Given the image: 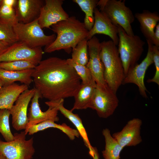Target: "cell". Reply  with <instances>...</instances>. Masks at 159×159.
Listing matches in <instances>:
<instances>
[{
  "label": "cell",
  "instance_id": "8fae6325",
  "mask_svg": "<svg viewBox=\"0 0 159 159\" xmlns=\"http://www.w3.org/2000/svg\"><path fill=\"white\" fill-rule=\"evenodd\" d=\"M34 88L27 89L22 93L9 110L12 116V125L16 130H25L28 124L27 114L29 103L36 91Z\"/></svg>",
  "mask_w": 159,
  "mask_h": 159
},
{
  "label": "cell",
  "instance_id": "83f0119b",
  "mask_svg": "<svg viewBox=\"0 0 159 159\" xmlns=\"http://www.w3.org/2000/svg\"><path fill=\"white\" fill-rule=\"evenodd\" d=\"M0 41L10 45L19 41L14 26L0 21Z\"/></svg>",
  "mask_w": 159,
  "mask_h": 159
},
{
  "label": "cell",
  "instance_id": "6da1fadb",
  "mask_svg": "<svg viewBox=\"0 0 159 159\" xmlns=\"http://www.w3.org/2000/svg\"><path fill=\"white\" fill-rule=\"evenodd\" d=\"M34 88L41 98L55 101L74 97L81 79L67 60L51 57L42 60L32 75Z\"/></svg>",
  "mask_w": 159,
  "mask_h": 159
},
{
  "label": "cell",
  "instance_id": "9a60e30c",
  "mask_svg": "<svg viewBox=\"0 0 159 159\" xmlns=\"http://www.w3.org/2000/svg\"><path fill=\"white\" fill-rule=\"evenodd\" d=\"M142 120L134 118L129 120L121 130L113 134L114 138L123 148L135 146L142 141L140 136Z\"/></svg>",
  "mask_w": 159,
  "mask_h": 159
},
{
  "label": "cell",
  "instance_id": "484cf974",
  "mask_svg": "<svg viewBox=\"0 0 159 159\" xmlns=\"http://www.w3.org/2000/svg\"><path fill=\"white\" fill-rule=\"evenodd\" d=\"M88 51V41L85 39L72 49L71 59L77 64L86 66L89 60Z\"/></svg>",
  "mask_w": 159,
  "mask_h": 159
},
{
  "label": "cell",
  "instance_id": "277c9868",
  "mask_svg": "<svg viewBox=\"0 0 159 159\" xmlns=\"http://www.w3.org/2000/svg\"><path fill=\"white\" fill-rule=\"evenodd\" d=\"M118 27V48L125 74L137 63L144 51L145 42L137 35H128L121 27Z\"/></svg>",
  "mask_w": 159,
  "mask_h": 159
},
{
  "label": "cell",
  "instance_id": "5bb4252c",
  "mask_svg": "<svg viewBox=\"0 0 159 159\" xmlns=\"http://www.w3.org/2000/svg\"><path fill=\"white\" fill-rule=\"evenodd\" d=\"M94 22L92 29L89 31L86 38L88 41L96 34L107 35L116 45L119 42L118 27L112 22L108 17L97 8L94 10Z\"/></svg>",
  "mask_w": 159,
  "mask_h": 159
},
{
  "label": "cell",
  "instance_id": "7402d4cb",
  "mask_svg": "<svg viewBox=\"0 0 159 159\" xmlns=\"http://www.w3.org/2000/svg\"><path fill=\"white\" fill-rule=\"evenodd\" d=\"M96 85L93 78L89 83L85 84L81 83L74 97V102L70 110L72 112L75 110L86 109L88 108Z\"/></svg>",
  "mask_w": 159,
  "mask_h": 159
},
{
  "label": "cell",
  "instance_id": "8992f818",
  "mask_svg": "<svg viewBox=\"0 0 159 159\" xmlns=\"http://www.w3.org/2000/svg\"><path fill=\"white\" fill-rule=\"evenodd\" d=\"M14 29L19 41L32 48L45 47L56 37L54 34L47 35L44 33L38 19L27 24L18 22L14 25Z\"/></svg>",
  "mask_w": 159,
  "mask_h": 159
},
{
  "label": "cell",
  "instance_id": "e0dca14e",
  "mask_svg": "<svg viewBox=\"0 0 159 159\" xmlns=\"http://www.w3.org/2000/svg\"><path fill=\"white\" fill-rule=\"evenodd\" d=\"M44 3V0H17L14 9L18 22L27 24L38 19Z\"/></svg>",
  "mask_w": 159,
  "mask_h": 159
},
{
  "label": "cell",
  "instance_id": "d6a6232c",
  "mask_svg": "<svg viewBox=\"0 0 159 159\" xmlns=\"http://www.w3.org/2000/svg\"><path fill=\"white\" fill-rule=\"evenodd\" d=\"M153 45L159 47V24L155 27V29L152 40L151 41Z\"/></svg>",
  "mask_w": 159,
  "mask_h": 159
},
{
  "label": "cell",
  "instance_id": "7a4b0ae2",
  "mask_svg": "<svg viewBox=\"0 0 159 159\" xmlns=\"http://www.w3.org/2000/svg\"><path fill=\"white\" fill-rule=\"evenodd\" d=\"M51 26V29L57 36L53 42L45 47L44 53H50L63 49L69 53L79 42L86 38L89 32L83 23L74 16Z\"/></svg>",
  "mask_w": 159,
  "mask_h": 159
},
{
  "label": "cell",
  "instance_id": "f1b7e54d",
  "mask_svg": "<svg viewBox=\"0 0 159 159\" xmlns=\"http://www.w3.org/2000/svg\"><path fill=\"white\" fill-rule=\"evenodd\" d=\"M35 66L26 60H16L0 62V68L7 70L19 71L34 69Z\"/></svg>",
  "mask_w": 159,
  "mask_h": 159
},
{
  "label": "cell",
  "instance_id": "4316f807",
  "mask_svg": "<svg viewBox=\"0 0 159 159\" xmlns=\"http://www.w3.org/2000/svg\"><path fill=\"white\" fill-rule=\"evenodd\" d=\"M10 115L9 110L0 109V133L6 141L10 142L14 139L9 124V117Z\"/></svg>",
  "mask_w": 159,
  "mask_h": 159
},
{
  "label": "cell",
  "instance_id": "603a6c76",
  "mask_svg": "<svg viewBox=\"0 0 159 159\" xmlns=\"http://www.w3.org/2000/svg\"><path fill=\"white\" fill-rule=\"evenodd\" d=\"M34 69L21 71H13L0 68V79L4 85H7L19 81L29 86L33 82L32 75Z\"/></svg>",
  "mask_w": 159,
  "mask_h": 159
},
{
  "label": "cell",
  "instance_id": "30bf717a",
  "mask_svg": "<svg viewBox=\"0 0 159 159\" xmlns=\"http://www.w3.org/2000/svg\"><path fill=\"white\" fill-rule=\"evenodd\" d=\"M148 45L147 54L145 58L140 64L137 63L131 68L125 76L122 84L133 83L138 87L140 95L143 97H148V92L144 83V77L149 67L153 63L151 41L146 39Z\"/></svg>",
  "mask_w": 159,
  "mask_h": 159
},
{
  "label": "cell",
  "instance_id": "4dcf8cb0",
  "mask_svg": "<svg viewBox=\"0 0 159 159\" xmlns=\"http://www.w3.org/2000/svg\"><path fill=\"white\" fill-rule=\"evenodd\" d=\"M66 60L67 62L74 69L82 80L81 83L87 84L91 81L93 78L90 71L86 66L77 64L71 58Z\"/></svg>",
  "mask_w": 159,
  "mask_h": 159
},
{
  "label": "cell",
  "instance_id": "3957f363",
  "mask_svg": "<svg viewBox=\"0 0 159 159\" xmlns=\"http://www.w3.org/2000/svg\"><path fill=\"white\" fill-rule=\"evenodd\" d=\"M117 46L111 40L101 42L100 57L104 66V77L108 87L116 93L125 77Z\"/></svg>",
  "mask_w": 159,
  "mask_h": 159
},
{
  "label": "cell",
  "instance_id": "2e32d148",
  "mask_svg": "<svg viewBox=\"0 0 159 159\" xmlns=\"http://www.w3.org/2000/svg\"><path fill=\"white\" fill-rule=\"evenodd\" d=\"M40 98H41V96L36 90L34 95L31 99L30 107L28 110L27 116L28 122L27 127L47 120H51L55 122L59 120L57 116L58 111L56 107L49 106V108L46 111H42L39 102Z\"/></svg>",
  "mask_w": 159,
  "mask_h": 159
},
{
  "label": "cell",
  "instance_id": "9c48e42d",
  "mask_svg": "<svg viewBox=\"0 0 159 159\" xmlns=\"http://www.w3.org/2000/svg\"><path fill=\"white\" fill-rule=\"evenodd\" d=\"M44 53L41 47L30 48L18 41L10 45L0 55V62L26 60L36 66L42 60Z\"/></svg>",
  "mask_w": 159,
  "mask_h": 159
},
{
  "label": "cell",
  "instance_id": "e575fe53",
  "mask_svg": "<svg viewBox=\"0 0 159 159\" xmlns=\"http://www.w3.org/2000/svg\"><path fill=\"white\" fill-rule=\"evenodd\" d=\"M10 46L6 43L0 41V55L5 51Z\"/></svg>",
  "mask_w": 159,
  "mask_h": 159
},
{
  "label": "cell",
  "instance_id": "f546056e",
  "mask_svg": "<svg viewBox=\"0 0 159 159\" xmlns=\"http://www.w3.org/2000/svg\"><path fill=\"white\" fill-rule=\"evenodd\" d=\"M0 21L14 26L18 22L14 7L4 5L0 6Z\"/></svg>",
  "mask_w": 159,
  "mask_h": 159
},
{
  "label": "cell",
  "instance_id": "cb8c5ba5",
  "mask_svg": "<svg viewBox=\"0 0 159 159\" xmlns=\"http://www.w3.org/2000/svg\"><path fill=\"white\" fill-rule=\"evenodd\" d=\"M102 134L105 142V149L102 151L104 159H120V154L123 148L111 136L108 129H103Z\"/></svg>",
  "mask_w": 159,
  "mask_h": 159
},
{
  "label": "cell",
  "instance_id": "ba28073f",
  "mask_svg": "<svg viewBox=\"0 0 159 159\" xmlns=\"http://www.w3.org/2000/svg\"><path fill=\"white\" fill-rule=\"evenodd\" d=\"M118 104L116 93L107 85H97L88 108L95 110L100 117L106 118L113 114Z\"/></svg>",
  "mask_w": 159,
  "mask_h": 159
},
{
  "label": "cell",
  "instance_id": "836d02e7",
  "mask_svg": "<svg viewBox=\"0 0 159 159\" xmlns=\"http://www.w3.org/2000/svg\"><path fill=\"white\" fill-rule=\"evenodd\" d=\"M89 154L93 159H99V154L96 147H92V150L89 151Z\"/></svg>",
  "mask_w": 159,
  "mask_h": 159
},
{
  "label": "cell",
  "instance_id": "ffe728a7",
  "mask_svg": "<svg viewBox=\"0 0 159 159\" xmlns=\"http://www.w3.org/2000/svg\"><path fill=\"white\" fill-rule=\"evenodd\" d=\"M134 16L139 22L140 30L146 39L151 41L154 29L159 21L158 13L156 12L144 10L142 13H136Z\"/></svg>",
  "mask_w": 159,
  "mask_h": 159
},
{
  "label": "cell",
  "instance_id": "44dd1931",
  "mask_svg": "<svg viewBox=\"0 0 159 159\" xmlns=\"http://www.w3.org/2000/svg\"><path fill=\"white\" fill-rule=\"evenodd\" d=\"M49 128L58 129L65 133L71 140H73L75 137L78 138L80 134L76 129L72 128L66 123L59 124L51 120H47L37 124L27 127L24 132L26 135H32L38 132L44 130Z\"/></svg>",
  "mask_w": 159,
  "mask_h": 159
},
{
  "label": "cell",
  "instance_id": "4fadbf2b",
  "mask_svg": "<svg viewBox=\"0 0 159 159\" xmlns=\"http://www.w3.org/2000/svg\"><path fill=\"white\" fill-rule=\"evenodd\" d=\"M88 47L89 60L86 66L97 85L106 86L104 77V66L100 57L101 43L99 39L94 36L88 41Z\"/></svg>",
  "mask_w": 159,
  "mask_h": 159
},
{
  "label": "cell",
  "instance_id": "8d00e7d4",
  "mask_svg": "<svg viewBox=\"0 0 159 159\" xmlns=\"http://www.w3.org/2000/svg\"><path fill=\"white\" fill-rule=\"evenodd\" d=\"M0 159H7L2 154L0 153Z\"/></svg>",
  "mask_w": 159,
  "mask_h": 159
},
{
  "label": "cell",
  "instance_id": "d590c367",
  "mask_svg": "<svg viewBox=\"0 0 159 159\" xmlns=\"http://www.w3.org/2000/svg\"><path fill=\"white\" fill-rule=\"evenodd\" d=\"M4 85L3 82L0 79V89Z\"/></svg>",
  "mask_w": 159,
  "mask_h": 159
},
{
  "label": "cell",
  "instance_id": "d6986e66",
  "mask_svg": "<svg viewBox=\"0 0 159 159\" xmlns=\"http://www.w3.org/2000/svg\"><path fill=\"white\" fill-rule=\"evenodd\" d=\"M27 89V85L15 82L3 86L0 89V109L9 110L20 94Z\"/></svg>",
  "mask_w": 159,
  "mask_h": 159
},
{
  "label": "cell",
  "instance_id": "d4e9b609",
  "mask_svg": "<svg viewBox=\"0 0 159 159\" xmlns=\"http://www.w3.org/2000/svg\"><path fill=\"white\" fill-rule=\"evenodd\" d=\"M77 4L85 14L83 22L85 28L89 31L92 28L94 22V10L98 0H73Z\"/></svg>",
  "mask_w": 159,
  "mask_h": 159
},
{
  "label": "cell",
  "instance_id": "52a82bcc",
  "mask_svg": "<svg viewBox=\"0 0 159 159\" xmlns=\"http://www.w3.org/2000/svg\"><path fill=\"white\" fill-rule=\"evenodd\" d=\"M14 135L11 141L0 139V153L7 159H32L35 152L33 137L26 140L24 131Z\"/></svg>",
  "mask_w": 159,
  "mask_h": 159
},
{
  "label": "cell",
  "instance_id": "1f68e13d",
  "mask_svg": "<svg viewBox=\"0 0 159 159\" xmlns=\"http://www.w3.org/2000/svg\"><path fill=\"white\" fill-rule=\"evenodd\" d=\"M152 54L155 68V74L153 77L147 80L148 83L154 82L159 85V47L153 45L152 46Z\"/></svg>",
  "mask_w": 159,
  "mask_h": 159
},
{
  "label": "cell",
  "instance_id": "7c38bea8",
  "mask_svg": "<svg viewBox=\"0 0 159 159\" xmlns=\"http://www.w3.org/2000/svg\"><path fill=\"white\" fill-rule=\"evenodd\" d=\"M63 0H45L38 19L41 27L49 28L52 25L69 17L62 7Z\"/></svg>",
  "mask_w": 159,
  "mask_h": 159
},
{
  "label": "cell",
  "instance_id": "5b68a950",
  "mask_svg": "<svg viewBox=\"0 0 159 159\" xmlns=\"http://www.w3.org/2000/svg\"><path fill=\"white\" fill-rule=\"evenodd\" d=\"M125 0H100L97 4L100 10L104 13L114 24L119 26L127 34L134 35L131 24L135 20L132 11L126 6Z\"/></svg>",
  "mask_w": 159,
  "mask_h": 159
},
{
  "label": "cell",
  "instance_id": "ac0fdd59",
  "mask_svg": "<svg viewBox=\"0 0 159 159\" xmlns=\"http://www.w3.org/2000/svg\"><path fill=\"white\" fill-rule=\"evenodd\" d=\"M64 99L55 101H48L45 102L48 106L56 107L61 113L68 119L75 126L84 142L85 145L89 150L92 148L88 137L87 132L83 126L82 121L78 115L74 114L70 110L66 108L64 106Z\"/></svg>",
  "mask_w": 159,
  "mask_h": 159
}]
</instances>
